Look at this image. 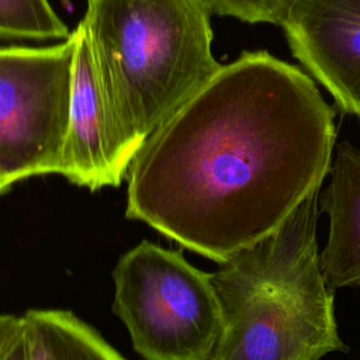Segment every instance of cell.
Masks as SVG:
<instances>
[{
	"instance_id": "cell-1",
	"label": "cell",
	"mask_w": 360,
	"mask_h": 360,
	"mask_svg": "<svg viewBox=\"0 0 360 360\" xmlns=\"http://www.w3.org/2000/svg\"><path fill=\"white\" fill-rule=\"evenodd\" d=\"M335 145V111L312 77L243 51L143 142L127 217L221 264L319 190Z\"/></svg>"
},
{
	"instance_id": "cell-2",
	"label": "cell",
	"mask_w": 360,
	"mask_h": 360,
	"mask_svg": "<svg viewBox=\"0 0 360 360\" xmlns=\"http://www.w3.org/2000/svg\"><path fill=\"white\" fill-rule=\"evenodd\" d=\"M319 190L211 274L221 333L211 360H321L346 350L318 249Z\"/></svg>"
},
{
	"instance_id": "cell-3",
	"label": "cell",
	"mask_w": 360,
	"mask_h": 360,
	"mask_svg": "<svg viewBox=\"0 0 360 360\" xmlns=\"http://www.w3.org/2000/svg\"><path fill=\"white\" fill-rule=\"evenodd\" d=\"M82 22L107 103L138 150L222 66L202 0H87Z\"/></svg>"
},
{
	"instance_id": "cell-4",
	"label": "cell",
	"mask_w": 360,
	"mask_h": 360,
	"mask_svg": "<svg viewBox=\"0 0 360 360\" xmlns=\"http://www.w3.org/2000/svg\"><path fill=\"white\" fill-rule=\"evenodd\" d=\"M114 312L146 360H211L221 309L208 273L179 252L143 240L118 260Z\"/></svg>"
},
{
	"instance_id": "cell-5",
	"label": "cell",
	"mask_w": 360,
	"mask_h": 360,
	"mask_svg": "<svg viewBox=\"0 0 360 360\" xmlns=\"http://www.w3.org/2000/svg\"><path fill=\"white\" fill-rule=\"evenodd\" d=\"M75 39L0 45V177L60 174Z\"/></svg>"
},
{
	"instance_id": "cell-6",
	"label": "cell",
	"mask_w": 360,
	"mask_h": 360,
	"mask_svg": "<svg viewBox=\"0 0 360 360\" xmlns=\"http://www.w3.org/2000/svg\"><path fill=\"white\" fill-rule=\"evenodd\" d=\"M72 35L75 55L60 174L90 190L115 187L128 176L138 148L107 103L82 20Z\"/></svg>"
},
{
	"instance_id": "cell-7",
	"label": "cell",
	"mask_w": 360,
	"mask_h": 360,
	"mask_svg": "<svg viewBox=\"0 0 360 360\" xmlns=\"http://www.w3.org/2000/svg\"><path fill=\"white\" fill-rule=\"evenodd\" d=\"M281 28L307 73L360 118V0H297Z\"/></svg>"
},
{
	"instance_id": "cell-8",
	"label": "cell",
	"mask_w": 360,
	"mask_h": 360,
	"mask_svg": "<svg viewBox=\"0 0 360 360\" xmlns=\"http://www.w3.org/2000/svg\"><path fill=\"white\" fill-rule=\"evenodd\" d=\"M319 210L329 218L321 266L332 290L360 285V150L349 142L336 148Z\"/></svg>"
},
{
	"instance_id": "cell-9",
	"label": "cell",
	"mask_w": 360,
	"mask_h": 360,
	"mask_svg": "<svg viewBox=\"0 0 360 360\" xmlns=\"http://www.w3.org/2000/svg\"><path fill=\"white\" fill-rule=\"evenodd\" d=\"M22 322L28 360H125L72 312L30 309Z\"/></svg>"
},
{
	"instance_id": "cell-10",
	"label": "cell",
	"mask_w": 360,
	"mask_h": 360,
	"mask_svg": "<svg viewBox=\"0 0 360 360\" xmlns=\"http://www.w3.org/2000/svg\"><path fill=\"white\" fill-rule=\"evenodd\" d=\"M69 35L49 0H0V41L49 42Z\"/></svg>"
},
{
	"instance_id": "cell-11",
	"label": "cell",
	"mask_w": 360,
	"mask_h": 360,
	"mask_svg": "<svg viewBox=\"0 0 360 360\" xmlns=\"http://www.w3.org/2000/svg\"><path fill=\"white\" fill-rule=\"evenodd\" d=\"M211 15L232 17L248 24L285 22L297 0H202Z\"/></svg>"
},
{
	"instance_id": "cell-12",
	"label": "cell",
	"mask_w": 360,
	"mask_h": 360,
	"mask_svg": "<svg viewBox=\"0 0 360 360\" xmlns=\"http://www.w3.org/2000/svg\"><path fill=\"white\" fill-rule=\"evenodd\" d=\"M22 316L0 315V360L7 354L10 347L22 332Z\"/></svg>"
},
{
	"instance_id": "cell-13",
	"label": "cell",
	"mask_w": 360,
	"mask_h": 360,
	"mask_svg": "<svg viewBox=\"0 0 360 360\" xmlns=\"http://www.w3.org/2000/svg\"><path fill=\"white\" fill-rule=\"evenodd\" d=\"M3 360H28L27 343H25V338H24V326H22L21 335L14 342V345L10 347V350L3 357Z\"/></svg>"
},
{
	"instance_id": "cell-14",
	"label": "cell",
	"mask_w": 360,
	"mask_h": 360,
	"mask_svg": "<svg viewBox=\"0 0 360 360\" xmlns=\"http://www.w3.org/2000/svg\"><path fill=\"white\" fill-rule=\"evenodd\" d=\"M13 186V183L11 181H8V180H4V179H1L0 177V194H3V193H6L7 190H10V187Z\"/></svg>"
}]
</instances>
